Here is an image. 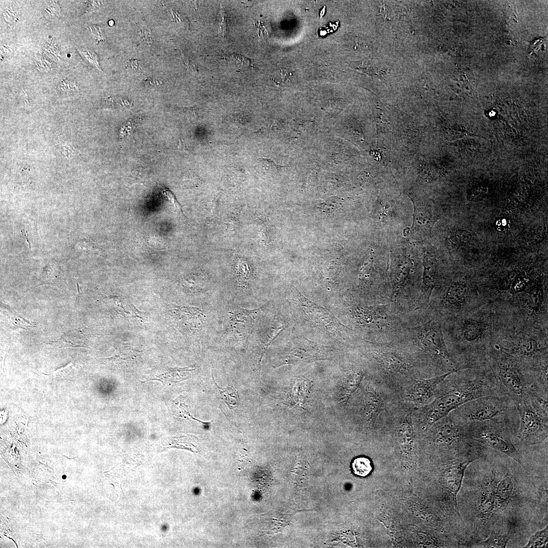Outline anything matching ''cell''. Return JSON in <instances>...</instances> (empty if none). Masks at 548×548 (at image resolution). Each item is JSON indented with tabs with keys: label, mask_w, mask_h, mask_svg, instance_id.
<instances>
[{
	"label": "cell",
	"mask_w": 548,
	"mask_h": 548,
	"mask_svg": "<svg viewBox=\"0 0 548 548\" xmlns=\"http://www.w3.org/2000/svg\"><path fill=\"white\" fill-rule=\"evenodd\" d=\"M541 349L540 345L534 339H524L512 346L506 353L512 357L524 358L534 356Z\"/></svg>",
	"instance_id": "10"
},
{
	"label": "cell",
	"mask_w": 548,
	"mask_h": 548,
	"mask_svg": "<svg viewBox=\"0 0 548 548\" xmlns=\"http://www.w3.org/2000/svg\"><path fill=\"white\" fill-rule=\"evenodd\" d=\"M220 396L227 406L234 409L238 405L239 398L237 391L232 387L220 388L214 381Z\"/></svg>",
	"instance_id": "16"
},
{
	"label": "cell",
	"mask_w": 548,
	"mask_h": 548,
	"mask_svg": "<svg viewBox=\"0 0 548 548\" xmlns=\"http://www.w3.org/2000/svg\"><path fill=\"white\" fill-rule=\"evenodd\" d=\"M88 5H87V10L91 11L93 9H96L100 5V2L97 1H88Z\"/></svg>",
	"instance_id": "29"
},
{
	"label": "cell",
	"mask_w": 548,
	"mask_h": 548,
	"mask_svg": "<svg viewBox=\"0 0 548 548\" xmlns=\"http://www.w3.org/2000/svg\"><path fill=\"white\" fill-rule=\"evenodd\" d=\"M57 88L59 92L63 93L78 91V88L76 83L67 79H62L59 82Z\"/></svg>",
	"instance_id": "23"
},
{
	"label": "cell",
	"mask_w": 548,
	"mask_h": 548,
	"mask_svg": "<svg viewBox=\"0 0 548 548\" xmlns=\"http://www.w3.org/2000/svg\"><path fill=\"white\" fill-rule=\"evenodd\" d=\"M456 371H451L430 379L416 381L408 393L409 401L418 406L428 404L434 397L438 385L448 376Z\"/></svg>",
	"instance_id": "6"
},
{
	"label": "cell",
	"mask_w": 548,
	"mask_h": 548,
	"mask_svg": "<svg viewBox=\"0 0 548 548\" xmlns=\"http://www.w3.org/2000/svg\"><path fill=\"white\" fill-rule=\"evenodd\" d=\"M496 375L506 395L515 403L530 392L527 375L517 360L504 352L496 360Z\"/></svg>",
	"instance_id": "5"
},
{
	"label": "cell",
	"mask_w": 548,
	"mask_h": 548,
	"mask_svg": "<svg viewBox=\"0 0 548 548\" xmlns=\"http://www.w3.org/2000/svg\"><path fill=\"white\" fill-rule=\"evenodd\" d=\"M3 17L10 24L17 21L19 17V9L16 4L12 3L6 6L3 11Z\"/></svg>",
	"instance_id": "20"
},
{
	"label": "cell",
	"mask_w": 548,
	"mask_h": 548,
	"mask_svg": "<svg viewBox=\"0 0 548 548\" xmlns=\"http://www.w3.org/2000/svg\"><path fill=\"white\" fill-rule=\"evenodd\" d=\"M486 396H505L495 374L468 379L424 405L420 409V423L426 427L432 426L463 404Z\"/></svg>",
	"instance_id": "1"
},
{
	"label": "cell",
	"mask_w": 548,
	"mask_h": 548,
	"mask_svg": "<svg viewBox=\"0 0 548 548\" xmlns=\"http://www.w3.org/2000/svg\"><path fill=\"white\" fill-rule=\"evenodd\" d=\"M43 13L48 19L55 20L60 15V8L56 1H51L45 8Z\"/></svg>",
	"instance_id": "22"
},
{
	"label": "cell",
	"mask_w": 548,
	"mask_h": 548,
	"mask_svg": "<svg viewBox=\"0 0 548 548\" xmlns=\"http://www.w3.org/2000/svg\"><path fill=\"white\" fill-rule=\"evenodd\" d=\"M163 193L166 196L170 203L173 206L175 209L179 211L182 213V210L179 202L176 198L174 194L168 189L164 188L163 191Z\"/></svg>",
	"instance_id": "25"
},
{
	"label": "cell",
	"mask_w": 548,
	"mask_h": 548,
	"mask_svg": "<svg viewBox=\"0 0 548 548\" xmlns=\"http://www.w3.org/2000/svg\"><path fill=\"white\" fill-rule=\"evenodd\" d=\"M468 295V289L465 284H455L448 291L445 296L447 302L452 305H458L463 303Z\"/></svg>",
	"instance_id": "12"
},
{
	"label": "cell",
	"mask_w": 548,
	"mask_h": 548,
	"mask_svg": "<svg viewBox=\"0 0 548 548\" xmlns=\"http://www.w3.org/2000/svg\"><path fill=\"white\" fill-rule=\"evenodd\" d=\"M81 54L83 55L86 59L90 63L97 67H99L98 62L97 61V58L96 54L90 50L87 49H83L79 51Z\"/></svg>",
	"instance_id": "24"
},
{
	"label": "cell",
	"mask_w": 548,
	"mask_h": 548,
	"mask_svg": "<svg viewBox=\"0 0 548 548\" xmlns=\"http://www.w3.org/2000/svg\"><path fill=\"white\" fill-rule=\"evenodd\" d=\"M519 415L517 437L526 444L539 443L547 437V401L538 393L530 391L514 403Z\"/></svg>",
	"instance_id": "2"
},
{
	"label": "cell",
	"mask_w": 548,
	"mask_h": 548,
	"mask_svg": "<svg viewBox=\"0 0 548 548\" xmlns=\"http://www.w3.org/2000/svg\"><path fill=\"white\" fill-rule=\"evenodd\" d=\"M512 400L507 396H486L458 407V416L466 423L492 421L506 417Z\"/></svg>",
	"instance_id": "4"
},
{
	"label": "cell",
	"mask_w": 548,
	"mask_h": 548,
	"mask_svg": "<svg viewBox=\"0 0 548 548\" xmlns=\"http://www.w3.org/2000/svg\"><path fill=\"white\" fill-rule=\"evenodd\" d=\"M548 527L537 531L531 536L525 547H545L547 546Z\"/></svg>",
	"instance_id": "18"
},
{
	"label": "cell",
	"mask_w": 548,
	"mask_h": 548,
	"mask_svg": "<svg viewBox=\"0 0 548 548\" xmlns=\"http://www.w3.org/2000/svg\"><path fill=\"white\" fill-rule=\"evenodd\" d=\"M232 56L233 58L236 60V63L239 67L246 68L250 66L251 61L248 58L237 54H233Z\"/></svg>",
	"instance_id": "26"
},
{
	"label": "cell",
	"mask_w": 548,
	"mask_h": 548,
	"mask_svg": "<svg viewBox=\"0 0 548 548\" xmlns=\"http://www.w3.org/2000/svg\"><path fill=\"white\" fill-rule=\"evenodd\" d=\"M352 466L355 474L363 477L367 476L372 470L370 461L363 457L355 459Z\"/></svg>",
	"instance_id": "19"
},
{
	"label": "cell",
	"mask_w": 548,
	"mask_h": 548,
	"mask_svg": "<svg viewBox=\"0 0 548 548\" xmlns=\"http://www.w3.org/2000/svg\"><path fill=\"white\" fill-rule=\"evenodd\" d=\"M145 83L147 85H148L155 86V85H157L161 83V82L159 80H158V79H157L148 78V79H147L146 81H145Z\"/></svg>",
	"instance_id": "30"
},
{
	"label": "cell",
	"mask_w": 548,
	"mask_h": 548,
	"mask_svg": "<svg viewBox=\"0 0 548 548\" xmlns=\"http://www.w3.org/2000/svg\"><path fill=\"white\" fill-rule=\"evenodd\" d=\"M405 258L397 267L394 272L395 292H399L408 275L411 262Z\"/></svg>",
	"instance_id": "15"
},
{
	"label": "cell",
	"mask_w": 548,
	"mask_h": 548,
	"mask_svg": "<svg viewBox=\"0 0 548 548\" xmlns=\"http://www.w3.org/2000/svg\"><path fill=\"white\" fill-rule=\"evenodd\" d=\"M506 417L475 423H466L470 437L477 439L510 457L521 465L524 459L506 433Z\"/></svg>",
	"instance_id": "3"
},
{
	"label": "cell",
	"mask_w": 548,
	"mask_h": 548,
	"mask_svg": "<svg viewBox=\"0 0 548 548\" xmlns=\"http://www.w3.org/2000/svg\"><path fill=\"white\" fill-rule=\"evenodd\" d=\"M195 369V368L193 366L170 368L166 372L157 375L156 379L147 380L143 383L150 380H156L161 382L164 385H173L188 379Z\"/></svg>",
	"instance_id": "9"
},
{
	"label": "cell",
	"mask_w": 548,
	"mask_h": 548,
	"mask_svg": "<svg viewBox=\"0 0 548 548\" xmlns=\"http://www.w3.org/2000/svg\"><path fill=\"white\" fill-rule=\"evenodd\" d=\"M223 10L221 11V20L220 24L219 32L223 37H224L227 34L228 30L227 19L223 14Z\"/></svg>",
	"instance_id": "28"
},
{
	"label": "cell",
	"mask_w": 548,
	"mask_h": 548,
	"mask_svg": "<svg viewBox=\"0 0 548 548\" xmlns=\"http://www.w3.org/2000/svg\"><path fill=\"white\" fill-rule=\"evenodd\" d=\"M483 329L480 323L473 319H468L464 323L462 334L465 340L468 341L477 340L481 336Z\"/></svg>",
	"instance_id": "13"
},
{
	"label": "cell",
	"mask_w": 548,
	"mask_h": 548,
	"mask_svg": "<svg viewBox=\"0 0 548 548\" xmlns=\"http://www.w3.org/2000/svg\"><path fill=\"white\" fill-rule=\"evenodd\" d=\"M543 292L539 287L533 289L528 297V305L534 311H537L542 304Z\"/></svg>",
	"instance_id": "21"
},
{
	"label": "cell",
	"mask_w": 548,
	"mask_h": 548,
	"mask_svg": "<svg viewBox=\"0 0 548 548\" xmlns=\"http://www.w3.org/2000/svg\"><path fill=\"white\" fill-rule=\"evenodd\" d=\"M36 65L38 66V70L40 71H43V72H46L50 69V64L46 58L43 57H38L36 61Z\"/></svg>",
	"instance_id": "27"
},
{
	"label": "cell",
	"mask_w": 548,
	"mask_h": 548,
	"mask_svg": "<svg viewBox=\"0 0 548 548\" xmlns=\"http://www.w3.org/2000/svg\"><path fill=\"white\" fill-rule=\"evenodd\" d=\"M434 219L432 210L415 203L412 230L416 233L424 234L431 230Z\"/></svg>",
	"instance_id": "8"
},
{
	"label": "cell",
	"mask_w": 548,
	"mask_h": 548,
	"mask_svg": "<svg viewBox=\"0 0 548 548\" xmlns=\"http://www.w3.org/2000/svg\"><path fill=\"white\" fill-rule=\"evenodd\" d=\"M513 489L512 479L509 476L505 477L495 486V495L497 505H505L510 499Z\"/></svg>",
	"instance_id": "11"
},
{
	"label": "cell",
	"mask_w": 548,
	"mask_h": 548,
	"mask_svg": "<svg viewBox=\"0 0 548 548\" xmlns=\"http://www.w3.org/2000/svg\"><path fill=\"white\" fill-rule=\"evenodd\" d=\"M494 488L495 486L490 485L485 490L480 505V509L482 513L489 514L496 507Z\"/></svg>",
	"instance_id": "14"
},
{
	"label": "cell",
	"mask_w": 548,
	"mask_h": 548,
	"mask_svg": "<svg viewBox=\"0 0 548 548\" xmlns=\"http://www.w3.org/2000/svg\"><path fill=\"white\" fill-rule=\"evenodd\" d=\"M509 539V535L501 534L492 531L489 537L482 541L481 544L486 547H505Z\"/></svg>",
	"instance_id": "17"
},
{
	"label": "cell",
	"mask_w": 548,
	"mask_h": 548,
	"mask_svg": "<svg viewBox=\"0 0 548 548\" xmlns=\"http://www.w3.org/2000/svg\"><path fill=\"white\" fill-rule=\"evenodd\" d=\"M420 340L424 349L434 357L446 363H451L450 354L439 327H429L422 330Z\"/></svg>",
	"instance_id": "7"
}]
</instances>
